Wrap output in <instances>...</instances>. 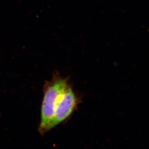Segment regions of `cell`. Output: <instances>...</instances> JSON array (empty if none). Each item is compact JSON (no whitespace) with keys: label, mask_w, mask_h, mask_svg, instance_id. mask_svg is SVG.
I'll return each instance as SVG.
<instances>
[{"label":"cell","mask_w":149,"mask_h":149,"mask_svg":"<svg viewBox=\"0 0 149 149\" xmlns=\"http://www.w3.org/2000/svg\"><path fill=\"white\" fill-rule=\"evenodd\" d=\"M69 84L68 78L62 77L58 72H55L51 80L47 81L44 84L41 120L38 127V131L42 136L50 131V125L53 118L58 99Z\"/></svg>","instance_id":"6da1fadb"},{"label":"cell","mask_w":149,"mask_h":149,"mask_svg":"<svg viewBox=\"0 0 149 149\" xmlns=\"http://www.w3.org/2000/svg\"><path fill=\"white\" fill-rule=\"evenodd\" d=\"M79 103V97L68 84L58 99L50 130L68 119L76 110Z\"/></svg>","instance_id":"7a4b0ae2"}]
</instances>
